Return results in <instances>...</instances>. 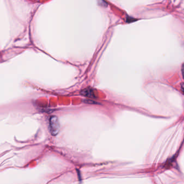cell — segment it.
<instances>
[{
	"label": "cell",
	"instance_id": "7a4b0ae2",
	"mask_svg": "<svg viewBox=\"0 0 184 184\" xmlns=\"http://www.w3.org/2000/svg\"><path fill=\"white\" fill-rule=\"evenodd\" d=\"M81 94L83 96L89 97V98L95 97V94L94 93V91L91 88L85 89L84 90H82Z\"/></svg>",
	"mask_w": 184,
	"mask_h": 184
},
{
	"label": "cell",
	"instance_id": "277c9868",
	"mask_svg": "<svg viewBox=\"0 0 184 184\" xmlns=\"http://www.w3.org/2000/svg\"><path fill=\"white\" fill-rule=\"evenodd\" d=\"M181 90L183 91V92L184 93V83H183V84H181Z\"/></svg>",
	"mask_w": 184,
	"mask_h": 184
},
{
	"label": "cell",
	"instance_id": "6da1fadb",
	"mask_svg": "<svg viewBox=\"0 0 184 184\" xmlns=\"http://www.w3.org/2000/svg\"><path fill=\"white\" fill-rule=\"evenodd\" d=\"M49 127L51 134L55 136L59 133L60 130L59 122L56 116H51L49 119Z\"/></svg>",
	"mask_w": 184,
	"mask_h": 184
},
{
	"label": "cell",
	"instance_id": "3957f363",
	"mask_svg": "<svg viewBox=\"0 0 184 184\" xmlns=\"http://www.w3.org/2000/svg\"><path fill=\"white\" fill-rule=\"evenodd\" d=\"M181 72H182V74H183V77L184 80V64L182 65V68H181Z\"/></svg>",
	"mask_w": 184,
	"mask_h": 184
}]
</instances>
